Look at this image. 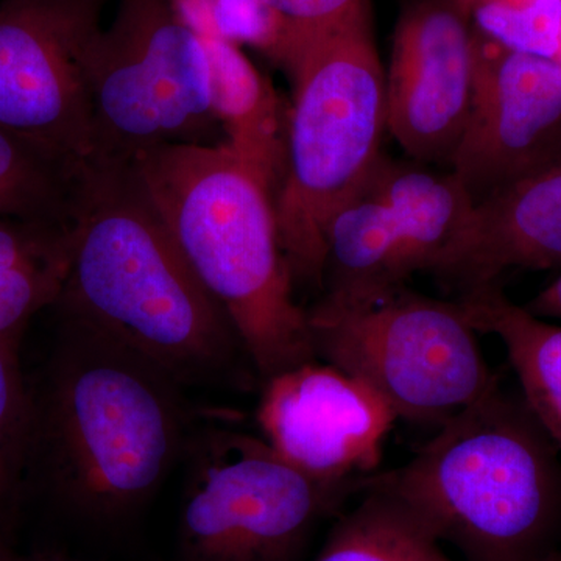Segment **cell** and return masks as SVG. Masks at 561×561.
<instances>
[{"label": "cell", "mask_w": 561, "mask_h": 561, "mask_svg": "<svg viewBox=\"0 0 561 561\" xmlns=\"http://www.w3.org/2000/svg\"><path fill=\"white\" fill-rule=\"evenodd\" d=\"M69 238L58 311L146 354L181 386H245L253 364L238 331L192 271L130 161H80Z\"/></svg>", "instance_id": "6da1fadb"}, {"label": "cell", "mask_w": 561, "mask_h": 561, "mask_svg": "<svg viewBox=\"0 0 561 561\" xmlns=\"http://www.w3.org/2000/svg\"><path fill=\"white\" fill-rule=\"evenodd\" d=\"M41 437L54 490L87 518L130 515L186 456L184 386L146 354L62 313Z\"/></svg>", "instance_id": "7a4b0ae2"}, {"label": "cell", "mask_w": 561, "mask_h": 561, "mask_svg": "<svg viewBox=\"0 0 561 561\" xmlns=\"http://www.w3.org/2000/svg\"><path fill=\"white\" fill-rule=\"evenodd\" d=\"M130 162L262 382L319 359L308 311L295 301L272 187L260 173L225 142L160 147Z\"/></svg>", "instance_id": "3957f363"}, {"label": "cell", "mask_w": 561, "mask_h": 561, "mask_svg": "<svg viewBox=\"0 0 561 561\" xmlns=\"http://www.w3.org/2000/svg\"><path fill=\"white\" fill-rule=\"evenodd\" d=\"M362 482L387 491L467 561L561 548V451L522 394L497 387L445 421L408 463Z\"/></svg>", "instance_id": "277c9868"}, {"label": "cell", "mask_w": 561, "mask_h": 561, "mask_svg": "<svg viewBox=\"0 0 561 561\" xmlns=\"http://www.w3.org/2000/svg\"><path fill=\"white\" fill-rule=\"evenodd\" d=\"M276 65L294 84L273 198L280 245L294 279L321 286L328 221L382 157L386 72L370 0L334 27L289 41Z\"/></svg>", "instance_id": "5b68a950"}, {"label": "cell", "mask_w": 561, "mask_h": 561, "mask_svg": "<svg viewBox=\"0 0 561 561\" xmlns=\"http://www.w3.org/2000/svg\"><path fill=\"white\" fill-rule=\"evenodd\" d=\"M87 60L92 153L131 161L165 146H217L208 55L171 0H114Z\"/></svg>", "instance_id": "8992f818"}, {"label": "cell", "mask_w": 561, "mask_h": 561, "mask_svg": "<svg viewBox=\"0 0 561 561\" xmlns=\"http://www.w3.org/2000/svg\"><path fill=\"white\" fill-rule=\"evenodd\" d=\"M308 316L317 357L367 382L398 419L442 426L501 386L457 301L402 289Z\"/></svg>", "instance_id": "52a82bcc"}, {"label": "cell", "mask_w": 561, "mask_h": 561, "mask_svg": "<svg viewBox=\"0 0 561 561\" xmlns=\"http://www.w3.org/2000/svg\"><path fill=\"white\" fill-rule=\"evenodd\" d=\"M181 546L187 561H289L359 482L328 485L295 470L264 438L194 431L186 456Z\"/></svg>", "instance_id": "ba28073f"}, {"label": "cell", "mask_w": 561, "mask_h": 561, "mask_svg": "<svg viewBox=\"0 0 561 561\" xmlns=\"http://www.w3.org/2000/svg\"><path fill=\"white\" fill-rule=\"evenodd\" d=\"M108 0H0V125L70 161L92 153L87 60Z\"/></svg>", "instance_id": "9c48e42d"}, {"label": "cell", "mask_w": 561, "mask_h": 561, "mask_svg": "<svg viewBox=\"0 0 561 561\" xmlns=\"http://www.w3.org/2000/svg\"><path fill=\"white\" fill-rule=\"evenodd\" d=\"M474 92L449 171L472 203L561 164V62L474 31Z\"/></svg>", "instance_id": "30bf717a"}, {"label": "cell", "mask_w": 561, "mask_h": 561, "mask_svg": "<svg viewBox=\"0 0 561 561\" xmlns=\"http://www.w3.org/2000/svg\"><path fill=\"white\" fill-rule=\"evenodd\" d=\"M262 438L295 470L328 485L376 472L398 415L367 382L320 359L264 381Z\"/></svg>", "instance_id": "8fae6325"}, {"label": "cell", "mask_w": 561, "mask_h": 561, "mask_svg": "<svg viewBox=\"0 0 561 561\" xmlns=\"http://www.w3.org/2000/svg\"><path fill=\"white\" fill-rule=\"evenodd\" d=\"M474 28L459 0H408L386 73L387 130L421 164L449 171L474 92Z\"/></svg>", "instance_id": "7c38bea8"}, {"label": "cell", "mask_w": 561, "mask_h": 561, "mask_svg": "<svg viewBox=\"0 0 561 561\" xmlns=\"http://www.w3.org/2000/svg\"><path fill=\"white\" fill-rule=\"evenodd\" d=\"M561 265V164L474 203L431 275L459 297L500 284L511 271Z\"/></svg>", "instance_id": "4fadbf2b"}, {"label": "cell", "mask_w": 561, "mask_h": 561, "mask_svg": "<svg viewBox=\"0 0 561 561\" xmlns=\"http://www.w3.org/2000/svg\"><path fill=\"white\" fill-rule=\"evenodd\" d=\"M198 38L208 55L210 95L225 144L272 190L278 187L286 142L278 95L241 46L220 36Z\"/></svg>", "instance_id": "5bb4252c"}, {"label": "cell", "mask_w": 561, "mask_h": 561, "mask_svg": "<svg viewBox=\"0 0 561 561\" xmlns=\"http://www.w3.org/2000/svg\"><path fill=\"white\" fill-rule=\"evenodd\" d=\"M457 302L479 334L504 343L524 402L561 451V324L516 305L500 284L461 295Z\"/></svg>", "instance_id": "9a60e30c"}, {"label": "cell", "mask_w": 561, "mask_h": 561, "mask_svg": "<svg viewBox=\"0 0 561 561\" xmlns=\"http://www.w3.org/2000/svg\"><path fill=\"white\" fill-rule=\"evenodd\" d=\"M69 267V225L0 219V342L16 350L28 321L60 301Z\"/></svg>", "instance_id": "2e32d148"}, {"label": "cell", "mask_w": 561, "mask_h": 561, "mask_svg": "<svg viewBox=\"0 0 561 561\" xmlns=\"http://www.w3.org/2000/svg\"><path fill=\"white\" fill-rule=\"evenodd\" d=\"M362 479L359 500L334 524L316 561H454L408 505Z\"/></svg>", "instance_id": "e0dca14e"}, {"label": "cell", "mask_w": 561, "mask_h": 561, "mask_svg": "<svg viewBox=\"0 0 561 561\" xmlns=\"http://www.w3.org/2000/svg\"><path fill=\"white\" fill-rule=\"evenodd\" d=\"M79 164L0 125V219L69 225Z\"/></svg>", "instance_id": "ac0fdd59"}, {"label": "cell", "mask_w": 561, "mask_h": 561, "mask_svg": "<svg viewBox=\"0 0 561 561\" xmlns=\"http://www.w3.org/2000/svg\"><path fill=\"white\" fill-rule=\"evenodd\" d=\"M472 28L505 49L559 60L561 0H459Z\"/></svg>", "instance_id": "d6986e66"}, {"label": "cell", "mask_w": 561, "mask_h": 561, "mask_svg": "<svg viewBox=\"0 0 561 561\" xmlns=\"http://www.w3.org/2000/svg\"><path fill=\"white\" fill-rule=\"evenodd\" d=\"M183 21L198 36H220L254 47L273 62L283 46V22L264 0H171Z\"/></svg>", "instance_id": "ffe728a7"}, {"label": "cell", "mask_w": 561, "mask_h": 561, "mask_svg": "<svg viewBox=\"0 0 561 561\" xmlns=\"http://www.w3.org/2000/svg\"><path fill=\"white\" fill-rule=\"evenodd\" d=\"M264 2L286 28L280 55L290 39L313 35L341 24L368 0H264Z\"/></svg>", "instance_id": "44dd1931"}, {"label": "cell", "mask_w": 561, "mask_h": 561, "mask_svg": "<svg viewBox=\"0 0 561 561\" xmlns=\"http://www.w3.org/2000/svg\"><path fill=\"white\" fill-rule=\"evenodd\" d=\"M22 413V394L14 350L0 342V494L9 478L11 446Z\"/></svg>", "instance_id": "7402d4cb"}, {"label": "cell", "mask_w": 561, "mask_h": 561, "mask_svg": "<svg viewBox=\"0 0 561 561\" xmlns=\"http://www.w3.org/2000/svg\"><path fill=\"white\" fill-rule=\"evenodd\" d=\"M524 308L545 320H559L561 323V276L542 289Z\"/></svg>", "instance_id": "603a6c76"}, {"label": "cell", "mask_w": 561, "mask_h": 561, "mask_svg": "<svg viewBox=\"0 0 561 561\" xmlns=\"http://www.w3.org/2000/svg\"><path fill=\"white\" fill-rule=\"evenodd\" d=\"M531 561H561V548L556 549V551L546 553V556L538 557V559Z\"/></svg>", "instance_id": "cb8c5ba5"}, {"label": "cell", "mask_w": 561, "mask_h": 561, "mask_svg": "<svg viewBox=\"0 0 561 561\" xmlns=\"http://www.w3.org/2000/svg\"><path fill=\"white\" fill-rule=\"evenodd\" d=\"M559 61L561 62V35H560V54H559Z\"/></svg>", "instance_id": "d4e9b609"}, {"label": "cell", "mask_w": 561, "mask_h": 561, "mask_svg": "<svg viewBox=\"0 0 561 561\" xmlns=\"http://www.w3.org/2000/svg\"><path fill=\"white\" fill-rule=\"evenodd\" d=\"M46 561H51V560H46Z\"/></svg>", "instance_id": "484cf974"}]
</instances>
